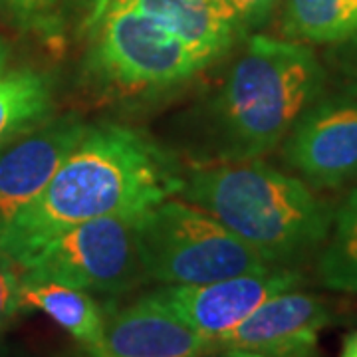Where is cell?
<instances>
[{"label": "cell", "instance_id": "obj_1", "mask_svg": "<svg viewBox=\"0 0 357 357\" xmlns=\"http://www.w3.org/2000/svg\"><path fill=\"white\" fill-rule=\"evenodd\" d=\"M175 157L147 133L102 123L84 137L30 204L0 227V256L18 270L82 222L121 213H145L183 189Z\"/></svg>", "mask_w": 357, "mask_h": 357}, {"label": "cell", "instance_id": "obj_2", "mask_svg": "<svg viewBox=\"0 0 357 357\" xmlns=\"http://www.w3.org/2000/svg\"><path fill=\"white\" fill-rule=\"evenodd\" d=\"M178 195L272 266L296 268L319 252L332 227V208L302 178L256 159L197 167Z\"/></svg>", "mask_w": 357, "mask_h": 357}, {"label": "cell", "instance_id": "obj_3", "mask_svg": "<svg viewBox=\"0 0 357 357\" xmlns=\"http://www.w3.org/2000/svg\"><path fill=\"white\" fill-rule=\"evenodd\" d=\"M324 88L326 70L307 44L248 40L215 98L213 149L218 159H258L278 147Z\"/></svg>", "mask_w": 357, "mask_h": 357}, {"label": "cell", "instance_id": "obj_4", "mask_svg": "<svg viewBox=\"0 0 357 357\" xmlns=\"http://www.w3.org/2000/svg\"><path fill=\"white\" fill-rule=\"evenodd\" d=\"M137 248L145 280L206 284L272 268L206 211L165 199L139 218Z\"/></svg>", "mask_w": 357, "mask_h": 357}, {"label": "cell", "instance_id": "obj_5", "mask_svg": "<svg viewBox=\"0 0 357 357\" xmlns=\"http://www.w3.org/2000/svg\"><path fill=\"white\" fill-rule=\"evenodd\" d=\"M143 213L82 222L52 238L22 270V282H58L86 292L121 294L143 282L137 229Z\"/></svg>", "mask_w": 357, "mask_h": 357}, {"label": "cell", "instance_id": "obj_6", "mask_svg": "<svg viewBox=\"0 0 357 357\" xmlns=\"http://www.w3.org/2000/svg\"><path fill=\"white\" fill-rule=\"evenodd\" d=\"M91 68L115 88L167 89L195 76L201 64L189 46L157 20L117 2H102Z\"/></svg>", "mask_w": 357, "mask_h": 357}, {"label": "cell", "instance_id": "obj_7", "mask_svg": "<svg viewBox=\"0 0 357 357\" xmlns=\"http://www.w3.org/2000/svg\"><path fill=\"white\" fill-rule=\"evenodd\" d=\"M304 276L298 268L272 266L206 284H163L145 296L211 344L234 330L266 300L300 288Z\"/></svg>", "mask_w": 357, "mask_h": 357}, {"label": "cell", "instance_id": "obj_8", "mask_svg": "<svg viewBox=\"0 0 357 357\" xmlns=\"http://www.w3.org/2000/svg\"><path fill=\"white\" fill-rule=\"evenodd\" d=\"M284 159L310 185L335 189L357 177V98H319L284 139Z\"/></svg>", "mask_w": 357, "mask_h": 357}, {"label": "cell", "instance_id": "obj_9", "mask_svg": "<svg viewBox=\"0 0 357 357\" xmlns=\"http://www.w3.org/2000/svg\"><path fill=\"white\" fill-rule=\"evenodd\" d=\"M332 321L328 304L314 294L288 290L266 300L206 351L234 349L256 357H318L319 333Z\"/></svg>", "mask_w": 357, "mask_h": 357}, {"label": "cell", "instance_id": "obj_10", "mask_svg": "<svg viewBox=\"0 0 357 357\" xmlns=\"http://www.w3.org/2000/svg\"><path fill=\"white\" fill-rule=\"evenodd\" d=\"M88 128L76 115L52 117L0 149V227L44 191Z\"/></svg>", "mask_w": 357, "mask_h": 357}, {"label": "cell", "instance_id": "obj_11", "mask_svg": "<svg viewBox=\"0 0 357 357\" xmlns=\"http://www.w3.org/2000/svg\"><path fill=\"white\" fill-rule=\"evenodd\" d=\"M203 335L183 324L147 296L105 316L103 332L88 357H199L206 351Z\"/></svg>", "mask_w": 357, "mask_h": 357}, {"label": "cell", "instance_id": "obj_12", "mask_svg": "<svg viewBox=\"0 0 357 357\" xmlns=\"http://www.w3.org/2000/svg\"><path fill=\"white\" fill-rule=\"evenodd\" d=\"M117 2L165 26L195 54L201 68L229 50L238 20L227 0H102Z\"/></svg>", "mask_w": 357, "mask_h": 357}, {"label": "cell", "instance_id": "obj_13", "mask_svg": "<svg viewBox=\"0 0 357 357\" xmlns=\"http://www.w3.org/2000/svg\"><path fill=\"white\" fill-rule=\"evenodd\" d=\"M22 310L44 312L84 347L100 340L105 324L91 294L58 282H22Z\"/></svg>", "mask_w": 357, "mask_h": 357}, {"label": "cell", "instance_id": "obj_14", "mask_svg": "<svg viewBox=\"0 0 357 357\" xmlns=\"http://www.w3.org/2000/svg\"><path fill=\"white\" fill-rule=\"evenodd\" d=\"M52 84L34 70L0 74V149L48 119Z\"/></svg>", "mask_w": 357, "mask_h": 357}, {"label": "cell", "instance_id": "obj_15", "mask_svg": "<svg viewBox=\"0 0 357 357\" xmlns=\"http://www.w3.org/2000/svg\"><path fill=\"white\" fill-rule=\"evenodd\" d=\"M282 30L302 44H344L357 36V0H288Z\"/></svg>", "mask_w": 357, "mask_h": 357}, {"label": "cell", "instance_id": "obj_16", "mask_svg": "<svg viewBox=\"0 0 357 357\" xmlns=\"http://www.w3.org/2000/svg\"><path fill=\"white\" fill-rule=\"evenodd\" d=\"M318 278L330 290L357 294V189L333 213L328 238L318 252Z\"/></svg>", "mask_w": 357, "mask_h": 357}, {"label": "cell", "instance_id": "obj_17", "mask_svg": "<svg viewBox=\"0 0 357 357\" xmlns=\"http://www.w3.org/2000/svg\"><path fill=\"white\" fill-rule=\"evenodd\" d=\"M22 310L20 270L0 256V330Z\"/></svg>", "mask_w": 357, "mask_h": 357}, {"label": "cell", "instance_id": "obj_18", "mask_svg": "<svg viewBox=\"0 0 357 357\" xmlns=\"http://www.w3.org/2000/svg\"><path fill=\"white\" fill-rule=\"evenodd\" d=\"M238 26H258L266 20L278 0H227Z\"/></svg>", "mask_w": 357, "mask_h": 357}, {"label": "cell", "instance_id": "obj_19", "mask_svg": "<svg viewBox=\"0 0 357 357\" xmlns=\"http://www.w3.org/2000/svg\"><path fill=\"white\" fill-rule=\"evenodd\" d=\"M345 48L342 52V62L340 70L344 72L345 88L349 91V96L357 98V36L356 38L344 42Z\"/></svg>", "mask_w": 357, "mask_h": 357}, {"label": "cell", "instance_id": "obj_20", "mask_svg": "<svg viewBox=\"0 0 357 357\" xmlns=\"http://www.w3.org/2000/svg\"><path fill=\"white\" fill-rule=\"evenodd\" d=\"M13 2L24 13H40V10L52 6L56 0H13Z\"/></svg>", "mask_w": 357, "mask_h": 357}, {"label": "cell", "instance_id": "obj_21", "mask_svg": "<svg viewBox=\"0 0 357 357\" xmlns=\"http://www.w3.org/2000/svg\"><path fill=\"white\" fill-rule=\"evenodd\" d=\"M340 357H357V330L356 332L347 333L344 337Z\"/></svg>", "mask_w": 357, "mask_h": 357}, {"label": "cell", "instance_id": "obj_22", "mask_svg": "<svg viewBox=\"0 0 357 357\" xmlns=\"http://www.w3.org/2000/svg\"><path fill=\"white\" fill-rule=\"evenodd\" d=\"M199 357H256L244 351H234V349H215V351H204L203 356Z\"/></svg>", "mask_w": 357, "mask_h": 357}, {"label": "cell", "instance_id": "obj_23", "mask_svg": "<svg viewBox=\"0 0 357 357\" xmlns=\"http://www.w3.org/2000/svg\"><path fill=\"white\" fill-rule=\"evenodd\" d=\"M6 48H4V44L0 42V74L4 72V64H6Z\"/></svg>", "mask_w": 357, "mask_h": 357}]
</instances>
